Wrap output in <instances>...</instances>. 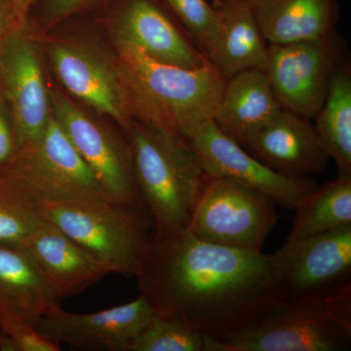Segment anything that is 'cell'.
<instances>
[{
	"mask_svg": "<svg viewBox=\"0 0 351 351\" xmlns=\"http://www.w3.org/2000/svg\"><path fill=\"white\" fill-rule=\"evenodd\" d=\"M339 56L332 34L302 43L269 44L265 73L281 107L304 119L315 117L339 66Z\"/></svg>",
	"mask_w": 351,
	"mask_h": 351,
	"instance_id": "10",
	"label": "cell"
},
{
	"mask_svg": "<svg viewBox=\"0 0 351 351\" xmlns=\"http://www.w3.org/2000/svg\"><path fill=\"white\" fill-rule=\"evenodd\" d=\"M201 50L211 54L218 40L221 18L216 7L207 0H162Z\"/></svg>",
	"mask_w": 351,
	"mask_h": 351,
	"instance_id": "26",
	"label": "cell"
},
{
	"mask_svg": "<svg viewBox=\"0 0 351 351\" xmlns=\"http://www.w3.org/2000/svg\"><path fill=\"white\" fill-rule=\"evenodd\" d=\"M48 54L69 93L127 131L133 117L114 55L110 57L92 44L75 40L54 41Z\"/></svg>",
	"mask_w": 351,
	"mask_h": 351,
	"instance_id": "13",
	"label": "cell"
},
{
	"mask_svg": "<svg viewBox=\"0 0 351 351\" xmlns=\"http://www.w3.org/2000/svg\"><path fill=\"white\" fill-rule=\"evenodd\" d=\"M282 110L265 71L250 69L226 82L214 122L242 147Z\"/></svg>",
	"mask_w": 351,
	"mask_h": 351,
	"instance_id": "18",
	"label": "cell"
},
{
	"mask_svg": "<svg viewBox=\"0 0 351 351\" xmlns=\"http://www.w3.org/2000/svg\"><path fill=\"white\" fill-rule=\"evenodd\" d=\"M274 206L257 189L207 175L186 230L204 241L261 251L277 221Z\"/></svg>",
	"mask_w": 351,
	"mask_h": 351,
	"instance_id": "6",
	"label": "cell"
},
{
	"mask_svg": "<svg viewBox=\"0 0 351 351\" xmlns=\"http://www.w3.org/2000/svg\"><path fill=\"white\" fill-rule=\"evenodd\" d=\"M295 210L297 215L284 244L351 226V176L339 175L317 186Z\"/></svg>",
	"mask_w": 351,
	"mask_h": 351,
	"instance_id": "22",
	"label": "cell"
},
{
	"mask_svg": "<svg viewBox=\"0 0 351 351\" xmlns=\"http://www.w3.org/2000/svg\"><path fill=\"white\" fill-rule=\"evenodd\" d=\"M186 138L207 175L257 189L289 209H295L318 186L306 177H289L270 169L223 133L213 119L196 126Z\"/></svg>",
	"mask_w": 351,
	"mask_h": 351,
	"instance_id": "12",
	"label": "cell"
},
{
	"mask_svg": "<svg viewBox=\"0 0 351 351\" xmlns=\"http://www.w3.org/2000/svg\"><path fill=\"white\" fill-rule=\"evenodd\" d=\"M12 6L14 24L22 25L27 24V17L32 7L36 0H10Z\"/></svg>",
	"mask_w": 351,
	"mask_h": 351,
	"instance_id": "31",
	"label": "cell"
},
{
	"mask_svg": "<svg viewBox=\"0 0 351 351\" xmlns=\"http://www.w3.org/2000/svg\"><path fill=\"white\" fill-rule=\"evenodd\" d=\"M243 147L270 169L289 177L317 174L330 158L309 119L284 108Z\"/></svg>",
	"mask_w": 351,
	"mask_h": 351,
	"instance_id": "16",
	"label": "cell"
},
{
	"mask_svg": "<svg viewBox=\"0 0 351 351\" xmlns=\"http://www.w3.org/2000/svg\"><path fill=\"white\" fill-rule=\"evenodd\" d=\"M49 97L52 117L93 171L110 199L145 207L132 172L128 143L124 144L59 90L49 89Z\"/></svg>",
	"mask_w": 351,
	"mask_h": 351,
	"instance_id": "11",
	"label": "cell"
},
{
	"mask_svg": "<svg viewBox=\"0 0 351 351\" xmlns=\"http://www.w3.org/2000/svg\"><path fill=\"white\" fill-rule=\"evenodd\" d=\"M0 95L18 147L38 140L50 120V97L27 24L13 25L0 48Z\"/></svg>",
	"mask_w": 351,
	"mask_h": 351,
	"instance_id": "9",
	"label": "cell"
},
{
	"mask_svg": "<svg viewBox=\"0 0 351 351\" xmlns=\"http://www.w3.org/2000/svg\"><path fill=\"white\" fill-rule=\"evenodd\" d=\"M265 43L290 44L332 34L336 0H246Z\"/></svg>",
	"mask_w": 351,
	"mask_h": 351,
	"instance_id": "19",
	"label": "cell"
},
{
	"mask_svg": "<svg viewBox=\"0 0 351 351\" xmlns=\"http://www.w3.org/2000/svg\"><path fill=\"white\" fill-rule=\"evenodd\" d=\"M162 0H123L113 19V38L137 46L162 63L199 68L210 61L182 34Z\"/></svg>",
	"mask_w": 351,
	"mask_h": 351,
	"instance_id": "15",
	"label": "cell"
},
{
	"mask_svg": "<svg viewBox=\"0 0 351 351\" xmlns=\"http://www.w3.org/2000/svg\"><path fill=\"white\" fill-rule=\"evenodd\" d=\"M60 346L41 336L16 309L0 304V350L59 351Z\"/></svg>",
	"mask_w": 351,
	"mask_h": 351,
	"instance_id": "27",
	"label": "cell"
},
{
	"mask_svg": "<svg viewBox=\"0 0 351 351\" xmlns=\"http://www.w3.org/2000/svg\"><path fill=\"white\" fill-rule=\"evenodd\" d=\"M154 313L205 338H239L284 304L274 255L204 241L188 230L154 233L137 276Z\"/></svg>",
	"mask_w": 351,
	"mask_h": 351,
	"instance_id": "1",
	"label": "cell"
},
{
	"mask_svg": "<svg viewBox=\"0 0 351 351\" xmlns=\"http://www.w3.org/2000/svg\"><path fill=\"white\" fill-rule=\"evenodd\" d=\"M350 343V328L332 317L324 300H302L284 302L239 338L206 339L205 351H339Z\"/></svg>",
	"mask_w": 351,
	"mask_h": 351,
	"instance_id": "7",
	"label": "cell"
},
{
	"mask_svg": "<svg viewBox=\"0 0 351 351\" xmlns=\"http://www.w3.org/2000/svg\"><path fill=\"white\" fill-rule=\"evenodd\" d=\"M134 180L154 232L188 228L206 173L182 136L132 120L127 129Z\"/></svg>",
	"mask_w": 351,
	"mask_h": 351,
	"instance_id": "3",
	"label": "cell"
},
{
	"mask_svg": "<svg viewBox=\"0 0 351 351\" xmlns=\"http://www.w3.org/2000/svg\"><path fill=\"white\" fill-rule=\"evenodd\" d=\"M43 221L40 201L0 171V243L22 247Z\"/></svg>",
	"mask_w": 351,
	"mask_h": 351,
	"instance_id": "24",
	"label": "cell"
},
{
	"mask_svg": "<svg viewBox=\"0 0 351 351\" xmlns=\"http://www.w3.org/2000/svg\"><path fill=\"white\" fill-rule=\"evenodd\" d=\"M0 171L41 203L112 200L52 113L43 136L18 147Z\"/></svg>",
	"mask_w": 351,
	"mask_h": 351,
	"instance_id": "5",
	"label": "cell"
},
{
	"mask_svg": "<svg viewBox=\"0 0 351 351\" xmlns=\"http://www.w3.org/2000/svg\"><path fill=\"white\" fill-rule=\"evenodd\" d=\"M274 256L284 302L323 299L351 285V226L284 244Z\"/></svg>",
	"mask_w": 351,
	"mask_h": 351,
	"instance_id": "8",
	"label": "cell"
},
{
	"mask_svg": "<svg viewBox=\"0 0 351 351\" xmlns=\"http://www.w3.org/2000/svg\"><path fill=\"white\" fill-rule=\"evenodd\" d=\"M15 133L10 115L0 95V169L5 167L17 152Z\"/></svg>",
	"mask_w": 351,
	"mask_h": 351,
	"instance_id": "29",
	"label": "cell"
},
{
	"mask_svg": "<svg viewBox=\"0 0 351 351\" xmlns=\"http://www.w3.org/2000/svg\"><path fill=\"white\" fill-rule=\"evenodd\" d=\"M213 5L221 29L210 62L226 80L250 69L265 71L267 46L246 0H216Z\"/></svg>",
	"mask_w": 351,
	"mask_h": 351,
	"instance_id": "20",
	"label": "cell"
},
{
	"mask_svg": "<svg viewBox=\"0 0 351 351\" xmlns=\"http://www.w3.org/2000/svg\"><path fill=\"white\" fill-rule=\"evenodd\" d=\"M315 130L339 175L351 176V73L338 66L332 76L326 98L315 115Z\"/></svg>",
	"mask_w": 351,
	"mask_h": 351,
	"instance_id": "23",
	"label": "cell"
},
{
	"mask_svg": "<svg viewBox=\"0 0 351 351\" xmlns=\"http://www.w3.org/2000/svg\"><path fill=\"white\" fill-rule=\"evenodd\" d=\"M205 341L202 334L181 321L154 313L129 351H205Z\"/></svg>",
	"mask_w": 351,
	"mask_h": 351,
	"instance_id": "25",
	"label": "cell"
},
{
	"mask_svg": "<svg viewBox=\"0 0 351 351\" xmlns=\"http://www.w3.org/2000/svg\"><path fill=\"white\" fill-rule=\"evenodd\" d=\"M14 24L12 6L10 0H0V48L6 34Z\"/></svg>",
	"mask_w": 351,
	"mask_h": 351,
	"instance_id": "30",
	"label": "cell"
},
{
	"mask_svg": "<svg viewBox=\"0 0 351 351\" xmlns=\"http://www.w3.org/2000/svg\"><path fill=\"white\" fill-rule=\"evenodd\" d=\"M104 1L105 0H44L43 19L47 25L55 24Z\"/></svg>",
	"mask_w": 351,
	"mask_h": 351,
	"instance_id": "28",
	"label": "cell"
},
{
	"mask_svg": "<svg viewBox=\"0 0 351 351\" xmlns=\"http://www.w3.org/2000/svg\"><path fill=\"white\" fill-rule=\"evenodd\" d=\"M154 311L144 297L91 313L53 306L36 323L39 334L57 345L89 350L129 351Z\"/></svg>",
	"mask_w": 351,
	"mask_h": 351,
	"instance_id": "14",
	"label": "cell"
},
{
	"mask_svg": "<svg viewBox=\"0 0 351 351\" xmlns=\"http://www.w3.org/2000/svg\"><path fill=\"white\" fill-rule=\"evenodd\" d=\"M113 43L133 119L184 138L214 119L226 80L211 62L184 68L156 61L126 41Z\"/></svg>",
	"mask_w": 351,
	"mask_h": 351,
	"instance_id": "2",
	"label": "cell"
},
{
	"mask_svg": "<svg viewBox=\"0 0 351 351\" xmlns=\"http://www.w3.org/2000/svg\"><path fill=\"white\" fill-rule=\"evenodd\" d=\"M22 247L59 301L112 274L107 265L46 219Z\"/></svg>",
	"mask_w": 351,
	"mask_h": 351,
	"instance_id": "17",
	"label": "cell"
},
{
	"mask_svg": "<svg viewBox=\"0 0 351 351\" xmlns=\"http://www.w3.org/2000/svg\"><path fill=\"white\" fill-rule=\"evenodd\" d=\"M0 304L16 309L34 326L59 304L23 247L0 243Z\"/></svg>",
	"mask_w": 351,
	"mask_h": 351,
	"instance_id": "21",
	"label": "cell"
},
{
	"mask_svg": "<svg viewBox=\"0 0 351 351\" xmlns=\"http://www.w3.org/2000/svg\"><path fill=\"white\" fill-rule=\"evenodd\" d=\"M216 1V0H213V2Z\"/></svg>",
	"mask_w": 351,
	"mask_h": 351,
	"instance_id": "32",
	"label": "cell"
},
{
	"mask_svg": "<svg viewBox=\"0 0 351 351\" xmlns=\"http://www.w3.org/2000/svg\"><path fill=\"white\" fill-rule=\"evenodd\" d=\"M41 213L112 274L127 277L137 276L154 235L147 208L112 200L43 202Z\"/></svg>",
	"mask_w": 351,
	"mask_h": 351,
	"instance_id": "4",
	"label": "cell"
}]
</instances>
